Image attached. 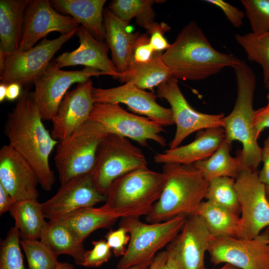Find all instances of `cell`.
<instances>
[{"label": "cell", "mask_w": 269, "mask_h": 269, "mask_svg": "<svg viewBox=\"0 0 269 269\" xmlns=\"http://www.w3.org/2000/svg\"><path fill=\"white\" fill-rule=\"evenodd\" d=\"M4 131L8 145L32 166L41 187L46 191H51L55 177L49 158L59 141L45 128L32 93L22 91L8 115Z\"/></svg>", "instance_id": "1"}, {"label": "cell", "mask_w": 269, "mask_h": 269, "mask_svg": "<svg viewBox=\"0 0 269 269\" xmlns=\"http://www.w3.org/2000/svg\"><path fill=\"white\" fill-rule=\"evenodd\" d=\"M161 59L173 78L191 81L205 79L226 67L234 69L242 61L215 49L195 21L183 27Z\"/></svg>", "instance_id": "2"}, {"label": "cell", "mask_w": 269, "mask_h": 269, "mask_svg": "<svg viewBox=\"0 0 269 269\" xmlns=\"http://www.w3.org/2000/svg\"><path fill=\"white\" fill-rule=\"evenodd\" d=\"M165 184L158 200L145 216L149 223L166 221L177 216L195 214L205 199L209 181L193 164H164Z\"/></svg>", "instance_id": "3"}, {"label": "cell", "mask_w": 269, "mask_h": 269, "mask_svg": "<svg viewBox=\"0 0 269 269\" xmlns=\"http://www.w3.org/2000/svg\"><path fill=\"white\" fill-rule=\"evenodd\" d=\"M237 82V97L232 112L223 119L225 138L232 143L242 144L239 154L244 168L252 171L261 162L260 146L253 125V101L256 87V75L251 67L242 61L234 69Z\"/></svg>", "instance_id": "4"}, {"label": "cell", "mask_w": 269, "mask_h": 269, "mask_svg": "<svg viewBox=\"0 0 269 269\" xmlns=\"http://www.w3.org/2000/svg\"><path fill=\"white\" fill-rule=\"evenodd\" d=\"M165 182L163 172L147 166L135 169L112 183L100 207L117 219L146 216L159 198Z\"/></svg>", "instance_id": "5"}, {"label": "cell", "mask_w": 269, "mask_h": 269, "mask_svg": "<svg viewBox=\"0 0 269 269\" xmlns=\"http://www.w3.org/2000/svg\"><path fill=\"white\" fill-rule=\"evenodd\" d=\"M186 218L185 215H179L166 221L148 224L141 222L138 218H122L119 226L127 230L130 239L117 269L139 265L149 266L157 253L179 233Z\"/></svg>", "instance_id": "6"}, {"label": "cell", "mask_w": 269, "mask_h": 269, "mask_svg": "<svg viewBox=\"0 0 269 269\" xmlns=\"http://www.w3.org/2000/svg\"><path fill=\"white\" fill-rule=\"evenodd\" d=\"M108 133L100 123L89 120L59 141L54 162L61 185L92 172L98 146Z\"/></svg>", "instance_id": "7"}, {"label": "cell", "mask_w": 269, "mask_h": 269, "mask_svg": "<svg viewBox=\"0 0 269 269\" xmlns=\"http://www.w3.org/2000/svg\"><path fill=\"white\" fill-rule=\"evenodd\" d=\"M141 150L128 138L108 133L101 141L91 172L97 188L107 195L112 183L120 176L147 166Z\"/></svg>", "instance_id": "8"}, {"label": "cell", "mask_w": 269, "mask_h": 269, "mask_svg": "<svg viewBox=\"0 0 269 269\" xmlns=\"http://www.w3.org/2000/svg\"><path fill=\"white\" fill-rule=\"evenodd\" d=\"M78 29L52 40L43 38L38 44L24 51H17L5 57L0 65V83L34 84L44 72L54 54L76 34Z\"/></svg>", "instance_id": "9"}, {"label": "cell", "mask_w": 269, "mask_h": 269, "mask_svg": "<svg viewBox=\"0 0 269 269\" xmlns=\"http://www.w3.org/2000/svg\"><path fill=\"white\" fill-rule=\"evenodd\" d=\"M90 120L102 125L109 133H114L146 146L152 140L162 146L166 142L161 134L163 127L146 117L128 112L117 103H95Z\"/></svg>", "instance_id": "10"}, {"label": "cell", "mask_w": 269, "mask_h": 269, "mask_svg": "<svg viewBox=\"0 0 269 269\" xmlns=\"http://www.w3.org/2000/svg\"><path fill=\"white\" fill-rule=\"evenodd\" d=\"M207 252L214 265L229 264L240 269H269V234L251 239L213 237Z\"/></svg>", "instance_id": "11"}, {"label": "cell", "mask_w": 269, "mask_h": 269, "mask_svg": "<svg viewBox=\"0 0 269 269\" xmlns=\"http://www.w3.org/2000/svg\"><path fill=\"white\" fill-rule=\"evenodd\" d=\"M241 209V239H251L269 227V202L266 185L258 172L244 168L235 179Z\"/></svg>", "instance_id": "12"}, {"label": "cell", "mask_w": 269, "mask_h": 269, "mask_svg": "<svg viewBox=\"0 0 269 269\" xmlns=\"http://www.w3.org/2000/svg\"><path fill=\"white\" fill-rule=\"evenodd\" d=\"M102 75L106 74L89 67L74 71L63 70L51 62L44 72L35 81V90L32 93L42 120H53L72 84L85 82L91 77Z\"/></svg>", "instance_id": "13"}, {"label": "cell", "mask_w": 269, "mask_h": 269, "mask_svg": "<svg viewBox=\"0 0 269 269\" xmlns=\"http://www.w3.org/2000/svg\"><path fill=\"white\" fill-rule=\"evenodd\" d=\"M212 237L200 215L187 216L181 231L166 246L167 265L170 269H201Z\"/></svg>", "instance_id": "14"}, {"label": "cell", "mask_w": 269, "mask_h": 269, "mask_svg": "<svg viewBox=\"0 0 269 269\" xmlns=\"http://www.w3.org/2000/svg\"><path fill=\"white\" fill-rule=\"evenodd\" d=\"M157 95L170 104L176 126L175 135L169 143V149L179 146L185 138L195 132L223 128L224 114H205L193 109L181 92L177 80L173 77L157 87Z\"/></svg>", "instance_id": "15"}, {"label": "cell", "mask_w": 269, "mask_h": 269, "mask_svg": "<svg viewBox=\"0 0 269 269\" xmlns=\"http://www.w3.org/2000/svg\"><path fill=\"white\" fill-rule=\"evenodd\" d=\"M92 95L95 103H123L134 112L162 127L174 124L170 108L159 105L153 93L141 89L131 82L111 88L93 87Z\"/></svg>", "instance_id": "16"}, {"label": "cell", "mask_w": 269, "mask_h": 269, "mask_svg": "<svg viewBox=\"0 0 269 269\" xmlns=\"http://www.w3.org/2000/svg\"><path fill=\"white\" fill-rule=\"evenodd\" d=\"M106 199L107 195L97 188L90 173L61 185L55 194L42 203L41 206L45 218L53 221L79 209L93 207Z\"/></svg>", "instance_id": "17"}, {"label": "cell", "mask_w": 269, "mask_h": 269, "mask_svg": "<svg viewBox=\"0 0 269 269\" xmlns=\"http://www.w3.org/2000/svg\"><path fill=\"white\" fill-rule=\"evenodd\" d=\"M79 24L73 18L58 12L48 0H30L26 8L18 51L33 47L50 32L61 35L77 29Z\"/></svg>", "instance_id": "18"}, {"label": "cell", "mask_w": 269, "mask_h": 269, "mask_svg": "<svg viewBox=\"0 0 269 269\" xmlns=\"http://www.w3.org/2000/svg\"><path fill=\"white\" fill-rule=\"evenodd\" d=\"M39 184L30 163L9 145L0 149V184L14 200L37 199Z\"/></svg>", "instance_id": "19"}, {"label": "cell", "mask_w": 269, "mask_h": 269, "mask_svg": "<svg viewBox=\"0 0 269 269\" xmlns=\"http://www.w3.org/2000/svg\"><path fill=\"white\" fill-rule=\"evenodd\" d=\"M93 87L90 79L78 83L75 88L66 93L51 121V134L55 139H63L90 120L95 104L92 95Z\"/></svg>", "instance_id": "20"}, {"label": "cell", "mask_w": 269, "mask_h": 269, "mask_svg": "<svg viewBox=\"0 0 269 269\" xmlns=\"http://www.w3.org/2000/svg\"><path fill=\"white\" fill-rule=\"evenodd\" d=\"M77 36L79 47L56 57L53 62L58 68L83 65L103 72L106 75L118 78L120 73L108 57L109 46L107 43L96 39L82 26L78 28Z\"/></svg>", "instance_id": "21"}, {"label": "cell", "mask_w": 269, "mask_h": 269, "mask_svg": "<svg viewBox=\"0 0 269 269\" xmlns=\"http://www.w3.org/2000/svg\"><path fill=\"white\" fill-rule=\"evenodd\" d=\"M198 132L190 143L156 154L154 156L155 162L192 164L209 157L225 138V131L223 128H212Z\"/></svg>", "instance_id": "22"}, {"label": "cell", "mask_w": 269, "mask_h": 269, "mask_svg": "<svg viewBox=\"0 0 269 269\" xmlns=\"http://www.w3.org/2000/svg\"><path fill=\"white\" fill-rule=\"evenodd\" d=\"M105 39L112 53V61L120 73L125 72L133 61L135 41L139 35L129 30L130 21L120 18L108 7L103 11Z\"/></svg>", "instance_id": "23"}, {"label": "cell", "mask_w": 269, "mask_h": 269, "mask_svg": "<svg viewBox=\"0 0 269 269\" xmlns=\"http://www.w3.org/2000/svg\"><path fill=\"white\" fill-rule=\"evenodd\" d=\"M30 0H0V65L18 50L25 12Z\"/></svg>", "instance_id": "24"}, {"label": "cell", "mask_w": 269, "mask_h": 269, "mask_svg": "<svg viewBox=\"0 0 269 269\" xmlns=\"http://www.w3.org/2000/svg\"><path fill=\"white\" fill-rule=\"evenodd\" d=\"M106 0H51L54 9L69 14L96 39H105L104 6Z\"/></svg>", "instance_id": "25"}, {"label": "cell", "mask_w": 269, "mask_h": 269, "mask_svg": "<svg viewBox=\"0 0 269 269\" xmlns=\"http://www.w3.org/2000/svg\"><path fill=\"white\" fill-rule=\"evenodd\" d=\"M40 240L57 256H70L76 264L82 266L86 251L84 241L66 225L56 220L47 222Z\"/></svg>", "instance_id": "26"}, {"label": "cell", "mask_w": 269, "mask_h": 269, "mask_svg": "<svg viewBox=\"0 0 269 269\" xmlns=\"http://www.w3.org/2000/svg\"><path fill=\"white\" fill-rule=\"evenodd\" d=\"M196 214L205 221L213 237L241 238L239 214L208 201H203Z\"/></svg>", "instance_id": "27"}, {"label": "cell", "mask_w": 269, "mask_h": 269, "mask_svg": "<svg viewBox=\"0 0 269 269\" xmlns=\"http://www.w3.org/2000/svg\"><path fill=\"white\" fill-rule=\"evenodd\" d=\"M161 53L157 52L148 62L132 64L118 79L122 82H131L137 87L152 90L172 77V73L161 59Z\"/></svg>", "instance_id": "28"}, {"label": "cell", "mask_w": 269, "mask_h": 269, "mask_svg": "<svg viewBox=\"0 0 269 269\" xmlns=\"http://www.w3.org/2000/svg\"><path fill=\"white\" fill-rule=\"evenodd\" d=\"M21 239L38 240L47 222L37 199L16 201L9 211Z\"/></svg>", "instance_id": "29"}, {"label": "cell", "mask_w": 269, "mask_h": 269, "mask_svg": "<svg viewBox=\"0 0 269 269\" xmlns=\"http://www.w3.org/2000/svg\"><path fill=\"white\" fill-rule=\"evenodd\" d=\"M231 144L224 138L211 156L193 164L209 181L219 177L236 179L243 169L240 154L236 157L230 154Z\"/></svg>", "instance_id": "30"}, {"label": "cell", "mask_w": 269, "mask_h": 269, "mask_svg": "<svg viewBox=\"0 0 269 269\" xmlns=\"http://www.w3.org/2000/svg\"><path fill=\"white\" fill-rule=\"evenodd\" d=\"M118 219L100 207L93 206L79 209L55 220L66 225L84 241L93 232L100 228H108Z\"/></svg>", "instance_id": "31"}, {"label": "cell", "mask_w": 269, "mask_h": 269, "mask_svg": "<svg viewBox=\"0 0 269 269\" xmlns=\"http://www.w3.org/2000/svg\"><path fill=\"white\" fill-rule=\"evenodd\" d=\"M153 0H114L109 9L120 18L130 21L135 18L137 23L147 31L156 22L155 12L152 6Z\"/></svg>", "instance_id": "32"}, {"label": "cell", "mask_w": 269, "mask_h": 269, "mask_svg": "<svg viewBox=\"0 0 269 269\" xmlns=\"http://www.w3.org/2000/svg\"><path fill=\"white\" fill-rule=\"evenodd\" d=\"M237 42L246 52L248 59L259 64L263 71L264 82H269V32H249L235 35Z\"/></svg>", "instance_id": "33"}, {"label": "cell", "mask_w": 269, "mask_h": 269, "mask_svg": "<svg viewBox=\"0 0 269 269\" xmlns=\"http://www.w3.org/2000/svg\"><path fill=\"white\" fill-rule=\"evenodd\" d=\"M205 199L239 215L241 213L234 178L219 177L211 179L209 183Z\"/></svg>", "instance_id": "34"}, {"label": "cell", "mask_w": 269, "mask_h": 269, "mask_svg": "<svg viewBox=\"0 0 269 269\" xmlns=\"http://www.w3.org/2000/svg\"><path fill=\"white\" fill-rule=\"evenodd\" d=\"M20 245L28 269H54L59 263L58 256L40 240L21 239Z\"/></svg>", "instance_id": "35"}, {"label": "cell", "mask_w": 269, "mask_h": 269, "mask_svg": "<svg viewBox=\"0 0 269 269\" xmlns=\"http://www.w3.org/2000/svg\"><path fill=\"white\" fill-rule=\"evenodd\" d=\"M20 235L15 227H11L4 239L1 241L0 269H25L20 249Z\"/></svg>", "instance_id": "36"}, {"label": "cell", "mask_w": 269, "mask_h": 269, "mask_svg": "<svg viewBox=\"0 0 269 269\" xmlns=\"http://www.w3.org/2000/svg\"><path fill=\"white\" fill-rule=\"evenodd\" d=\"M252 32H269V0H242Z\"/></svg>", "instance_id": "37"}, {"label": "cell", "mask_w": 269, "mask_h": 269, "mask_svg": "<svg viewBox=\"0 0 269 269\" xmlns=\"http://www.w3.org/2000/svg\"><path fill=\"white\" fill-rule=\"evenodd\" d=\"M93 248L86 251L82 266L99 267L106 263L112 255L113 251L105 240L92 241Z\"/></svg>", "instance_id": "38"}, {"label": "cell", "mask_w": 269, "mask_h": 269, "mask_svg": "<svg viewBox=\"0 0 269 269\" xmlns=\"http://www.w3.org/2000/svg\"><path fill=\"white\" fill-rule=\"evenodd\" d=\"M130 236L127 230L119 226L117 230L110 231L105 236V240L116 257L123 256L128 245Z\"/></svg>", "instance_id": "39"}, {"label": "cell", "mask_w": 269, "mask_h": 269, "mask_svg": "<svg viewBox=\"0 0 269 269\" xmlns=\"http://www.w3.org/2000/svg\"><path fill=\"white\" fill-rule=\"evenodd\" d=\"M149 39L150 37L147 34H139L134 44L132 64L145 63L150 61L157 53L150 46Z\"/></svg>", "instance_id": "40"}, {"label": "cell", "mask_w": 269, "mask_h": 269, "mask_svg": "<svg viewBox=\"0 0 269 269\" xmlns=\"http://www.w3.org/2000/svg\"><path fill=\"white\" fill-rule=\"evenodd\" d=\"M205 1L220 8L233 26L239 28L242 26L245 16L242 10L223 0H206Z\"/></svg>", "instance_id": "41"}, {"label": "cell", "mask_w": 269, "mask_h": 269, "mask_svg": "<svg viewBox=\"0 0 269 269\" xmlns=\"http://www.w3.org/2000/svg\"><path fill=\"white\" fill-rule=\"evenodd\" d=\"M268 89L266 105L255 110L253 125L256 135L258 139L261 133L266 129H269V84L266 85Z\"/></svg>", "instance_id": "42"}, {"label": "cell", "mask_w": 269, "mask_h": 269, "mask_svg": "<svg viewBox=\"0 0 269 269\" xmlns=\"http://www.w3.org/2000/svg\"><path fill=\"white\" fill-rule=\"evenodd\" d=\"M170 28L166 23L162 22L158 25L150 33L149 44L155 52L161 53L167 50L170 46L164 37L165 32L170 30Z\"/></svg>", "instance_id": "43"}, {"label": "cell", "mask_w": 269, "mask_h": 269, "mask_svg": "<svg viewBox=\"0 0 269 269\" xmlns=\"http://www.w3.org/2000/svg\"><path fill=\"white\" fill-rule=\"evenodd\" d=\"M261 162L263 165L258 173L259 178L266 185H269V136L265 140L262 147Z\"/></svg>", "instance_id": "44"}, {"label": "cell", "mask_w": 269, "mask_h": 269, "mask_svg": "<svg viewBox=\"0 0 269 269\" xmlns=\"http://www.w3.org/2000/svg\"><path fill=\"white\" fill-rule=\"evenodd\" d=\"M15 201L8 192L0 184V214L10 211Z\"/></svg>", "instance_id": "45"}, {"label": "cell", "mask_w": 269, "mask_h": 269, "mask_svg": "<svg viewBox=\"0 0 269 269\" xmlns=\"http://www.w3.org/2000/svg\"><path fill=\"white\" fill-rule=\"evenodd\" d=\"M166 251H161L155 257L148 269H170L167 265Z\"/></svg>", "instance_id": "46"}, {"label": "cell", "mask_w": 269, "mask_h": 269, "mask_svg": "<svg viewBox=\"0 0 269 269\" xmlns=\"http://www.w3.org/2000/svg\"><path fill=\"white\" fill-rule=\"evenodd\" d=\"M21 86L17 83H11L7 85L6 99L13 101L18 99L22 93Z\"/></svg>", "instance_id": "47"}, {"label": "cell", "mask_w": 269, "mask_h": 269, "mask_svg": "<svg viewBox=\"0 0 269 269\" xmlns=\"http://www.w3.org/2000/svg\"><path fill=\"white\" fill-rule=\"evenodd\" d=\"M7 85L0 83V102H2L6 97Z\"/></svg>", "instance_id": "48"}, {"label": "cell", "mask_w": 269, "mask_h": 269, "mask_svg": "<svg viewBox=\"0 0 269 269\" xmlns=\"http://www.w3.org/2000/svg\"><path fill=\"white\" fill-rule=\"evenodd\" d=\"M54 269H75L73 266L68 263L59 262Z\"/></svg>", "instance_id": "49"}, {"label": "cell", "mask_w": 269, "mask_h": 269, "mask_svg": "<svg viewBox=\"0 0 269 269\" xmlns=\"http://www.w3.org/2000/svg\"><path fill=\"white\" fill-rule=\"evenodd\" d=\"M201 269H207L204 267L202 268ZM239 269L229 264H225L221 268L219 269Z\"/></svg>", "instance_id": "50"}, {"label": "cell", "mask_w": 269, "mask_h": 269, "mask_svg": "<svg viewBox=\"0 0 269 269\" xmlns=\"http://www.w3.org/2000/svg\"><path fill=\"white\" fill-rule=\"evenodd\" d=\"M149 266L147 265H139L134 266L127 269H148Z\"/></svg>", "instance_id": "51"}, {"label": "cell", "mask_w": 269, "mask_h": 269, "mask_svg": "<svg viewBox=\"0 0 269 269\" xmlns=\"http://www.w3.org/2000/svg\"><path fill=\"white\" fill-rule=\"evenodd\" d=\"M266 194L267 198L269 202V185H266Z\"/></svg>", "instance_id": "52"}, {"label": "cell", "mask_w": 269, "mask_h": 269, "mask_svg": "<svg viewBox=\"0 0 269 269\" xmlns=\"http://www.w3.org/2000/svg\"><path fill=\"white\" fill-rule=\"evenodd\" d=\"M268 233L269 234V227H268V229L266 230Z\"/></svg>", "instance_id": "53"}, {"label": "cell", "mask_w": 269, "mask_h": 269, "mask_svg": "<svg viewBox=\"0 0 269 269\" xmlns=\"http://www.w3.org/2000/svg\"><path fill=\"white\" fill-rule=\"evenodd\" d=\"M269 84V82L268 83H267V84H266V85H267V84Z\"/></svg>", "instance_id": "54"}]
</instances>
